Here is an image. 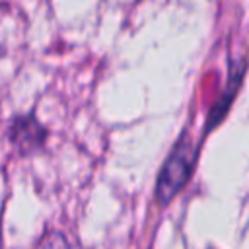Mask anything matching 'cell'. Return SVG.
Returning <instances> with one entry per match:
<instances>
[{
  "mask_svg": "<svg viewBox=\"0 0 249 249\" xmlns=\"http://www.w3.org/2000/svg\"><path fill=\"white\" fill-rule=\"evenodd\" d=\"M191 161H193V150L191 146L179 144L177 150L173 152V156L169 158V161L165 163V169L161 171L160 177V187H158V195L160 200H169L187 181L189 171H191Z\"/></svg>",
  "mask_w": 249,
  "mask_h": 249,
  "instance_id": "obj_1",
  "label": "cell"
}]
</instances>
